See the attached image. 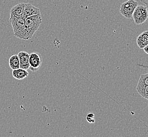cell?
<instances>
[{"label":"cell","instance_id":"6da1fadb","mask_svg":"<svg viewBox=\"0 0 148 137\" xmlns=\"http://www.w3.org/2000/svg\"><path fill=\"white\" fill-rule=\"evenodd\" d=\"M42 22L41 13L26 18L23 31L18 39L28 40L32 38L34 33L39 29Z\"/></svg>","mask_w":148,"mask_h":137},{"label":"cell","instance_id":"7a4b0ae2","mask_svg":"<svg viewBox=\"0 0 148 137\" xmlns=\"http://www.w3.org/2000/svg\"><path fill=\"white\" fill-rule=\"evenodd\" d=\"M132 18L136 25L143 24L148 18V8L147 6L140 5L136 6L132 14Z\"/></svg>","mask_w":148,"mask_h":137},{"label":"cell","instance_id":"3957f363","mask_svg":"<svg viewBox=\"0 0 148 137\" xmlns=\"http://www.w3.org/2000/svg\"><path fill=\"white\" fill-rule=\"evenodd\" d=\"M138 2L135 0H128L122 3L120 9V12L125 18L127 19L132 18V14Z\"/></svg>","mask_w":148,"mask_h":137},{"label":"cell","instance_id":"277c9868","mask_svg":"<svg viewBox=\"0 0 148 137\" xmlns=\"http://www.w3.org/2000/svg\"><path fill=\"white\" fill-rule=\"evenodd\" d=\"M25 18L10 16V22L11 23L14 36L18 38L23 31L25 27Z\"/></svg>","mask_w":148,"mask_h":137},{"label":"cell","instance_id":"5b68a950","mask_svg":"<svg viewBox=\"0 0 148 137\" xmlns=\"http://www.w3.org/2000/svg\"><path fill=\"white\" fill-rule=\"evenodd\" d=\"M30 67L32 72L38 71L42 63V57L41 54L38 52H32L30 54Z\"/></svg>","mask_w":148,"mask_h":137},{"label":"cell","instance_id":"8992f818","mask_svg":"<svg viewBox=\"0 0 148 137\" xmlns=\"http://www.w3.org/2000/svg\"><path fill=\"white\" fill-rule=\"evenodd\" d=\"M20 61V68L28 70L30 67V54L27 52L21 51L18 54Z\"/></svg>","mask_w":148,"mask_h":137},{"label":"cell","instance_id":"52a82bcc","mask_svg":"<svg viewBox=\"0 0 148 137\" xmlns=\"http://www.w3.org/2000/svg\"><path fill=\"white\" fill-rule=\"evenodd\" d=\"M25 4V3H18L17 5L13 6L10 10V16H14L17 18H25L24 17Z\"/></svg>","mask_w":148,"mask_h":137},{"label":"cell","instance_id":"ba28073f","mask_svg":"<svg viewBox=\"0 0 148 137\" xmlns=\"http://www.w3.org/2000/svg\"><path fill=\"white\" fill-rule=\"evenodd\" d=\"M39 13H41V11L39 8L33 6L30 3H25L24 12V17L25 18Z\"/></svg>","mask_w":148,"mask_h":137},{"label":"cell","instance_id":"9c48e42d","mask_svg":"<svg viewBox=\"0 0 148 137\" xmlns=\"http://www.w3.org/2000/svg\"><path fill=\"white\" fill-rule=\"evenodd\" d=\"M136 44L138 47L143 49L148 45V31H146L138 36L136 39Z\"/></svg>","mask_w":148,"mask_h":137},{"label":"cell","instance_id":"30bf717a","mask_svg":"<svg viewBox=\"0 0 148 137\" xmlns=\"http://www.w3.org/2000/svg\"><path fill=\"white\" fill-rule=\"evenodd\" d=\"M29 72L27 70L23 68H20L15 70H13L12 75L13 77L18 80H23L25 77H28Z\"/></svg>","mask_w":148,"mask_h":137},{"label":"cell","instance_id":"8fae6325","mask_svg":"<svg viewBox=\"0 0 148 137\" xmlns=\"http://www.w3.org/2000/svg\"><path fill=\"white\" fill-rule=\"evenodd\" d=\"M136 89L140 95L143 98L148 100V86L138 82Z\"/></svg>","mask_w":148,"mask_h":137},{"label":"cell","instance_id":"7c38bea8","mask_svg":"<svg viewBox=\"0 0 148 137\" xmlns=\"http://www.w3.org/2000/svg\"><path fill=\"white\" fill-rule=\"evenodd\" d=\"M9 66L12 70L20 68V61L18 55H13L10 57L9 61Z\"/></svg>","mask_w":148,"mask_h":137},{"label":"cell","instance_id":"4fadbf2b","mask_svg":"<svg viewBox=\"0 0 148 137\" xmlns=\"http://www.w3.org/2000/svg\"><path fill=\"white\" fill-rule=\"evenodd\" d=\"M138 82L146 86H148V73L141 75Z\"/></svg>","mask_w":148,"mask_h":137},{"label":"cell","instance_id":"5bb4252c","mask_svg":"<svg viewBox=\"0 0 148 137\" xmlns=\"http://www.w3.org/2000/svg\"><path fill=\"white\" fill-rule=\"evenodd\" d=\"M86 119L87 121L90 123H94L95 121V114L93 113H89L86 115Z\"/></svg>","mask_w":148,"mask_h":137},{"label":"cell","instance_id":"9a60e30c","mask_svg":"<svg viewBox=\"0 0 148 137\" xmlns=\"http://www.w3.org/2000/svg\"><path fill=\"white\" fill-rule=\"evenodd\" d=\"M141 1L145 4V5L148 9V0H141Z\"/></svg>","mask_w":148,"mask_h":137},{"label":"cell","instance_id":"2e32d148","mask_svg":"<svg viewBox=\"0 0 148 137\" xmlns=\"http://www.w3.org/2000/svg\"><path fill=\"white\" fill-rule=\"evenodd\" d=\"M143 49L144 51L145 52V53H147V54H148V45H147V46H145V47L143 48Z\"/></svg>","mask_w":148,"mask_h":137}]
</instances>
